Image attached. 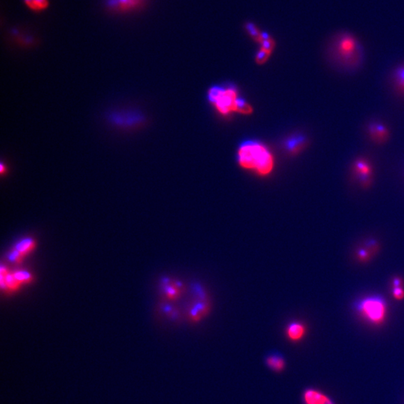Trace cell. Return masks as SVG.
Here are the masks:
<instances>
[{"label":"cell","instance_id":"obj_1","mask_svg":"<svg viewBox=\"0 0 404 404\" xmlns=\"http://www.w3.org/2000/svg\"><path fill=\"white\" fill-rule=\"evenodd\" d=\"M329 64L342 73H354L365 61V52L359 40L353 34L341 33L332 37L327 48Z\"/></svg>","mask_w":404,"mask_h":404},{"label":"cell","instance_id":"obj_2","mask_svg":"<svg viewBox=\"0 0 404 404\" xmlns=\"http://www.w3.org/2000/svg\"><path fill=\"white\" fill-rule=\"evenodd\" d=\"M238 164L259 176L270 175L275 167V159L267 147L257 141H246L237 151Z\"/></svg>","mask_w":404,"mask_h":404},{"label":"cell","instance_id":"obj_3","mask_svg":"<svg viewBox=\"0 0 404 404\" xmlns=\"http://www.w3.org/2000/svg\"><path fill=\"white\" fill-rule=\"evenodd\" d=\"M208 98L222 115H228L233 112L251 115L253 112L252 106L239 97L237 91L233 87H211L208 91Z\"/></svg>","mask_w":404,"mask_h":404},{"label":"cell","instance_id":"obj_4","mask_svg":"<svg viewBox=\"0 0 404 404\" xmlns=\"http://www.w3.org/2000/svg\"><path fill=\"white\" fill-rule=\"evenodd\" d=\"M358 314L368 323L374 326H380L386 320L388 306L381 296H368L358 301L355 305Z\"/></svg>","mask_w":404,"mask_h":404},{"label":"cell","instance_id":"obj_5","mask_svg":"<svg viewBox=\"0 0 404 404\" xmlns=\"http://www.w3.org/2000/svg\"><path fill=\"white\" fill-rule=\"evenodd\" d=\"M350 173L361 188L369 189L374 183V169L372 162L365 156H359L350 163Z\"/></svg>","mask_w":404,"mask_h":404},{"label":"cell","instance_id":"obj_6","mask_svg":"<svg viewBox=\"0 0 404 404\" xmlns=\"http://www.w3.org/2000/svg\"><path fill=\"white\" fill-rule=\"evenodd\" d=\"M106 118L109 124L120 129L136 128L145 122V116L137 109L112 111Z\"/></svg>","mask_w":404,"mask_h":404},{"label":"cell","instance_id":"obj_7","mask_svg":"<svg viewBox=\"0 0 404 404\" xmlns=\"http://www.w3.org/2000/svg\"><path fill=\"white\" fill-rule=\"evenodd\" d=\"M365 131L368 139L375 145H384L390 139V129L380 119L369 120L365 124Z\"/></svg>","mask_w":404,"mask_h":404},{"label":"cell","instance_id":"obj_8","mask_svg":"<svg viewBox=\"0 0 404 404\" xmlns=\"http://www.w3.org/2000/svg\"><path fill=\"white\" fill-rule=\"evenodd\" d=\"M389 83L393 92L404 99V62L399 63L391 69Z\"/></svg>","mask_w":404,"mask_h":404},{"label":"cell","instance_id":"obj_9","mask_svg":"<svg viewBox=\"0 0 404 404\" xmlns=\"http://www.w3.org/2000/svg\"><path fill=\"white\" fill-rule=\"evenodd\" d=\"M309 142L310 140L308 136L305 133L299 132V133L291 135L286 140L285 148L290 155H299L308 148Z\"/></svg>","mask_w":404,"mask_h":404},{"label":"cell","instance_id":"obj_10","mask_svg":"<svg viewBox=\"0 0 404 404\" xmlns=\"http://www.w3.org/2000/svg\"><path fill=\"white\" fill-rule=\"evenodd\" d=\"M302 400L305 404H335L327 395L314 389H306L302 395Z\"/></svg>","mask_w":404,"mask_h":404},{"label":"cell","instance_id":"obj_11","mask_svg":"<svg viewBox=\"0 0 404 404\" xmlns=\"http://www.w3.org/2000/svg\"><path fill=\"white\" fill-rule=\"evenodd\" d=\"M306 327L300 322H293L287 326L286 335L287 338L293 342H298L305 337Z\"/></svg>","mask_w":404,"mask_h":404},{"label":"cell","instance_id":"obj_12","mask_svg":"<svg viewBox=\"0 0 404 404\" xmlns=\"http://www.w3.org/2000/svg\"><path fill=\"white\" fill-rule=\"evenodd\" d=\"M266 365L269 369L274 372L279 373L284 371L285 368V360L282 356L279 355L274 354L267 356L266 359Z\"/></svg>","mask_w":404,"mask_h":404},{"label":"cell","instance_id":"obj_13","mask_svg":"<svg viewBox=\"0 0 404 404\" xmlns=\"http://www.w3.org/2000/svg\"><path fill=\"white\" fill-rule=\"evenodd\" d=\"M25 5L34 11H41L49 6L48 0H23Z\"/></svg>","mask_w":404,"mask_h":404},{"label":"cell","instance_id":"obj_14","mask_svg":"<svg viewBox=\"0 0 404 404\" xmlns=\"http://www.w3.org/2000/svg\"><path fill=\"white\" fill-rule=\"evenodd\" d=\"M34 247V242L32 239H22V241L20 242H18L16 244V246H15L14 249L16 250V251H19L22 255H25V254H28V252H30L31 250L33 249V248Z\"/></svg>","mask_w":404,"mask_h":404},{"label":"cell","instance_id":"obj_15","mask_svg":"<svg viewBox=\"0 0 404 404\" xmlns=\"http://www.w3.org/2000/svg\"><path fill=\"white\" fill-rule=\"evenodd\" d=\"M245 29H246L248 34L252 37L253 40H255L261 35L262 32L257 28L255 25H254L251 22H248L245 25Z\"/></svg>","mask_w":404,"mask_h":404},{"label":"cell","instance_id":"obj_16","mask_svg":"<svg viewBox=\"0 0 404 404\" xmlns=\"http://www.w3.org/2000/svg\"><path fill=\"white\" fill-rule=\"evenodd\" d=\"M271 53L272 52H269V51L263 49V48H260L258 52H257V55H256V62L257 64H264L267 61L269 57L270 56Z\"/></svg>","mask_w":404,"mask_h":404},{"label":"cell","instance_id":"obj_17","mask_svg":"<svg viewBox=\"0 0 404 404\" xmlns=\"http://www.w3.org/2000/svg\"><path fill=\"white\" fill-rule=\"evenodd\" d=\"M13 274L16 281L20 283V284L23 282H29V281H31V275H30L28 272H25V271H17V272H14V273Z\"/></svg>","mask_w":404,"mask_h":404},{"label":"cell","instance_id":"obj_18","mask_svg":"<svg viewBox=\"0 0 404 404\" xmlns=\"http://www.w3.org/2000/svg\"><path fill=\"white\" fill-rule=\"evenodd\" d=\"M371 253L368 251L367 248H361L356 252V257L360 261L366 262L371 258Z\"/></svg>","mask_w":404,"mask_h":404},{"label":"cell","instance_id":"obj_19","mask_svg":"<svg viewBox=\"0 0 404 404\" xmlns=\"http://www.w3.org/2000/svg\"><path fill=\"white\" fill-rule=\"evenodd\" d=\"M392 296L394 299L398 301L404 299V289L403 287H394L392 288Z\"/></svg>","mask_w":404,"mask_h":404},{"label":"cell","instance_id":"obj_20","mask_svg":"<svg viewBox=\"0 0 404 404\" xmlns=\"http://www.w3.org/2000/svg\"><path fill=\"white\" fill-rule=\"evenodd\" d=\"M22 257H23V255L15 249H13L9 254V259L12 261L17 262V263L22 260Z\"/></svg>","mask_w":404,"mask_h":404},{"label":"cell","instance_id":"obj_21","mask_svg":"<svg viewBox=\"0 0 404 404\" xmlns=\"http://www.w3.org/2000/svg\"><path fill=\"white\" fill-rule=\"evenodd\" d=\"M403 285H404V281H403V278H401V277L396 276L392 279V288H394V287H403Z\"/></svg>","mask_w":404,"mask_h":404}]
</instances>
